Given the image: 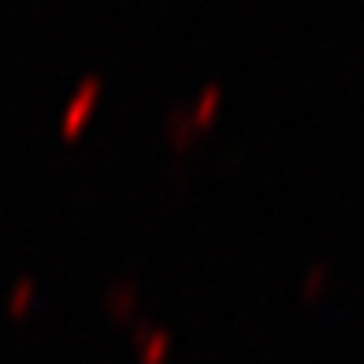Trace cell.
Instances as JSON below:
<instances>
[{
    "label": "cell",
    "instance_id": "cell-1",
    "mask_svg": "<svg viewBox=\"0 0 364 364\" xmlns=\"http://www.w3.org/2000/svg\"><path fill=\"white\" fill-rule=\"evenodd\" d=\"M101 90H105V82H101V75H86L78 82V90H75V97L68 101V108H63V115H60V130L63 134H78L82 130V123L90 119V108L97 105V97H101Z\"/></svg>",
    "mask_w": 364,
    "mask_h": 364
},
{
    "label": "cell",
    "instance_id": "cell-5",
    "mask_svg": "<svg viewBox=\"0 0 364 364\" xmlns=\"http://www.w3.org/2000/svg\"><path fill=\"white\" fill-rule=\"evenodd\" d=\"M168 127H171V138H175V145L182 149V145H186L190 141V134H193V123H190V112L186 108H182V105H171L168 108Z\"/></svg>",
    "mask_w": 364,
    "mask_h": 364
},
{
    "label": "cell",
    "instance_id": "cell-2",
    "mask_svg": "<svg viewBox=\"0 0 364 364\" xmlns=\"http://www.w3.org/2000/svg\"><path fill=\"white\" fill-rule=\"evenodd\" d=\"M105 305H108L119 320H130V316H134V305H138V287H134V279H115V283H108Z\"/></svg>",
    "mask_w": 364,
    "mask_h": 364
},
{
    "label": "cell",
    "instance_id": "cell-3",
    "mask_svg": "<svg viewBox=\"0 0 364 364\" xmlns=\"http://www.w3.org/2000/svg\"><path fill=\"white\" fill-rule=\"evenodd\" d=\"M220 97H223L220 82H208V86H205L201 93H197V101L186 108V112H190V123H193V127H208V123H212V115H216Z\"/></svg>",
    "mask_w": 364,
    "mask_h": 364
},
{
    "label": "cell",
    "instance_id": "cell-4",
    "mask_svg": "<svg viewBox=\"0 0 364 364\" xmlns=\"http://www.w3.org/2000/svg\"><path fill=\"white\" fill-rule=\"evenodd\" d=\"M134 338H141V360L145 364H156L171 346V335L168 331H149L145 323H134Z\"/></svg>",
    "mask_w": 364,
    "mask_h": 364
},
{
    "label": "cell",
    "instance_id": "cell-7",
    "mask_svg": "<svg viewBox=\"0 0 364 364\" xmlns=\"http://www.w3.org/2000/svg\"><path fill=\"white\" fill-rule=\"evenodd\" d=\"M323 283H327V260H316V264H309V272H305V283H301V290L312 297V294H320L323 290Z\"/></svg>",
    "mask_w": 364,
    "mask_h": 364
},
{
    "label": "cell",
    "instance_id": "cell-6",
    "mask_svg": "<svg viewBox=\"0 0 364 364\" xmlns=\"http://www.w3.org/2000/svg\"><path fill=\"white\" fill-rule=\"evenodd\" d=\"M34 290H38V283H34L30 275L15 279V287H11V294H8V309H11V312H26L30 301H34Z\"/></svg>",
    "mask_w": 364,
    "mask_h": 364
}]
</instances>
